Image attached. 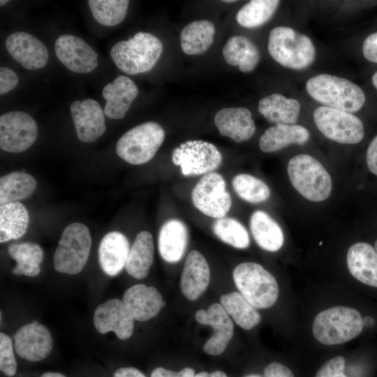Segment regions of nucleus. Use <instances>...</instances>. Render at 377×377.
<instances>
[{
  "instance_id": "1",
  "label": "nucleus",
  "mask_w": 377,
  "mask_h": 377,
  "mask_svg": "<svg viewBox=\"0 0 377 377\" xmlns=\"http://www.w3.org/2000/svg\"><path fill=\"white\" fill-rule=\"evenodd\" d=\"M306 89L310 96L323 106L350 113L360 110L365 102V94L358 85L330 74L311 77Z\"/></svg>"
},
{
  "instance_id": "2",
  "label": "nucleus",
  "mask_w": 377,
  "mask_h": 377,
  "mask_svg": "<svg viewBox=\"0 0 377 377\" xmlns=\"http://www.w3.org/2000/svg\"><path fill=\"white\" fill-rule=\"evenodd\" d=\"M163 50V44L156 36L140 31L127 40L115 43L110 50V56L121 71L135 75L150 71Z\"/></svg>"
},
{
  "instance_id": "3",
  "label": "nucleus",
  "mask_w": 377,
  "mask_h": 377,
  "mask_svg": "<svg viewBox=\"0 0 377 377\" xmlns=\"http://www.w3.org/2000/svg\"><path fill=\"white\" fill-rule=\"evenodd\" d=\"M267 50L277 63L295 70L307 68L316 58L311 38L288 27H276L270 31Z\"/></svg>"
},
{
  "instance_id": "4",
  "label": "nucleus",
  "mask_w": 377,
  "mask_h": 377,
  "mask_svg": "<svg viewBox=\"0 0 377 377\" xmlns=\"http://www.w3.org/2000/svg\"><path fill=\"white\" fill-rule=\"evenodd\" d=\"M362 318L358 311L346 306H333L315 318L312 332L325 345H337L357 337L362 331Z\"/></svg>"
},
{
  "instance_id": "5",
  "label": "nucleus",
  "mask_w": 377,
  "mask_h": 377,
  "mask_svg": "<svg viewBox=\"0 0 377 377\" xmlns=\"http://www.w3.org/2000/svg\"><path fill=\"white\" fill-rule=\"evenodd\" d=\"M235 284L243 297L254 308L273 306L279 297V286L274 276L258 263H240L233 270Z\"/></svg>"
},
{
  "instance_id": "6",
  "label": "nucleus",
  "mask_w": 377,
  "mask_h": 377,
  "mask_svg": "<svg viewBox=\"0 0 377 377\" xmlns=\"http://www.w3.org/2000/svg\"><path fill=\"white\" fill-rule=\"evenodd\" d=\"M287 170L292 185L306 199L320 202L330 196L332 187L331 177L315 158L297 154L288 161Z\"/></svg>"
},
{
  "instance_id": "7",
  "label": "nucleus",
  "mask_w": 377,
  "mask_h": 377,
  "mask_svg": "<svg viewBox=\"0 0 377 377\" xmlns=\"http://www.w3.org/2000/svg\"><path fill=\"white\" fill-rule=\"evenodd\" d=\"M91 238L88 228L73 223L64 230L54 251L53 263L60 273L74 275L84 267L90 253Z\"/></svg>"
},
{
  "instance_id": "8",
  "label": "nucleus",
  "mask_w": 377,
  "mask_h": 377,
  "mask_svg": "<svg viewBox=\"0 0 377 377\" xmlns=\"http://www.w3.org/2000/svg\"><path fill=\"white\" fill-rule=\"evenodd\" d=\"M164 138L165 131L160 124L145 122L128 131L119 139L116 152L130 164H143L154 156Z\"/></svg>"
},
{
  "instance_id": "9",
  "label": "nucleus",
  "mask_w": 377,
  "mask_h": 377,
  "mask_svg": "<svg viewBox=\"0 0 377 377\" xmlns=\"http://www.w3.org/2000/svg\"><path fill=\"white\" fill-rule=\"evenodd\" d=\"M318 129L327 138L341 144H357L364 135L362 121L352 113L320 106L313 112Z\"/></svg>"
},
{
  "instance_id": "10",
  "label": "nucleus",
  "mask_w": 377,
  "mask_h": 377,
  "mask_svg": "<svg viewBox=\"0 0 377 377\" xmlns=\"http://www.w3.org/2000/svg\"><path fill=\"white\" fill-rule=\"evenodd\" d=\"M222 154L212 143L202 140H188L176 147L172 161L180 167L184 176H198L213 172L222 163Z\"/></svg>"
},
{
  "instance_id": "11",
  "label": "nucleus",
  "mask_w": 377,
  "mask_h": 377,
  "mask_svg": "<svg viewBox=\"0 0 377 377\" xmlns=\"http://www.w3.org/2000/svg\"><path fill=\"white\" fill-rule=\"evenodd\" d=\"M191 200L200 212L217 219L223 218L232 205L226 182L217 172L208 173L201 177L193 188Z\"/></svg>"
},
{
  "instance_id": "12",
  "label": "nucleus",
  "mask_w": 377,
  "mask_h": 377,
  "mask_svg": "<svg viewBox=\"0 0 377 377\" xmlns=\"http://www.w3.org/2000/svg\"><path fill=\"white\" fill-rule=\"evenodd\" d=\"M38 126L27 112L13 111L0 117V147L7 152L19 153L36 141Z\"/></svg>"
},
{
  "instance_id": "13",
  "label": "nucleus",
  "mask_w": 377,
  "mask_h": 377,
  "mask_svg": "<svg viewBox=\"0 0 377 377\" xmlns=\"http://www.w3.org/2000/svg\"><path fill=\"white\" fill-rule=\"evenodd\" d=\"M14 348L22 358L38 362L51 353L53 341L49 330L36 320L20 327L13 335Z\"/></svg>"
},
{
  "instance_id": "14",
  "label": "nucleus",
  "mask_w": 377,
  "mask_h": 377,
  "mask_svg": "<svg viewBox=\"0 0 377 377\" xmlns=\"http://www.w3.org/2000/svg\"><path fill=\"white\" fill-rule=\"evenodd\" d=\"M54 51L58 59L73 72L88 73L98 66L97 53L77 36H59L54 43Z\"/></svg>"
},
{
  "instance_id": "15",
  "label": "nucleus",
  "mask_w": 377,
  "mask_h": 377,
  "mask_svg": "<svg viewBox=\"0 0 377 377\" xmlns=\"http://www.w3.org/2000/svg\"><path fill=\"white\" fill-rule=\"evenodd\" d=\"M134 320L123 300L119 299L108 300L98 305L93 317L94 327L98 332H114L121 340L132 336Z\"/></svg>"
},
{
  "instance_id": "16",
  "label": "nucleus",
  "mask_w": 377,
  "mask_h": 377,
  "mask_svg": "<svg viewBox=\"0 0 377 377\" xmlns=\"http://www.w3.org/2000/svg\"><path fill=\"white\" fill-rule=\"evenodd\" d=\"M195 318L198 323L209 325L214 330L213 335L203 346L204 351L212 355L223 353L233 336L234 326L223 306L214 303L207 310H198Z\"/></svg>"
},
{
  "instance_id": "17",
  "label": "nucleus",
  "mask_w": 377,
  "mask_h": 377,
  "mask_svg": "<svg viewBox=\"0 0 377 377\" xmlns=\"http://www.w3.org/2000/svg\"><path fill=\"white\" fill-rule=\"evenodd\" d=\"M70 111L80 141L94 142L105 132V113L96 101L91 98L75 101L70 106Z\"/></svg>"
},
{
  "instance_id": "18",
  "label": "nucleus",
  "mask_w": 377,
  "mask_h": 377,
  "mask_svg": "<svg viewBox=\"0 0 377 377\" xmlns=\"http://www.w3.org/2000/svg\"><path fill=\"white\" fill-rule=\"evenodd\" d=\"M6 48L16 61L29 70L42 68L48 61L45 45L37 38L24 31L10 34L6 40Z\"/></svg>"
},
{
  "instance_id": "19",
  "label": "nucleus",
  "mask_w": 377,
  "mask_h": 377,
  "mask_svg": "<svg viewBox=\"0 0 377 377\" xmlns=\"http://www.w3.org/2000/svg\"><path fill=\"white\" fill-rule=\"evenodd\" d=\"M123 302L138 321H147L156 316L165 305L158 290L145 284H135L126 290Z\"/></svg>"
},
{
  "instance_id": "20",
  "label": "nucleus",
  "mask_w": 377,
  "mask_h": 377,
  "mask_svg": "<svg viewBox=\"0 0 377 377\" xmlns=\"http://www.w3.org/2000/svg\"><path fill=\"white\" fill-rule=\"evenodd\" d=\"M214 124L221 135L236 142L249 140L256 131L251 113L246 108H225L214 117Z\"/></svg>"
},
{
  "instance_id": "21",
  "label": "nucleus",
  "mask_w": 377,
  "mask_h": 377,
  "mask_svg": "<svg viewBox=\"0 0 377 377\" xmlns=\"http://www.w3.org/2000/svg\"><path fill=\"white\" fill-rule=\"evenodd\" d=\"M210 278L209 265L203 255L196 250L187 256L181 276L180 287L189 300H197L207 289Z\"/></svg>"
},
{
  "instance_id": "22",
  "label": "nucleus",
  "mask_w": 377,
  "mask_h": 377,
  "mask_svg": "<svg viewBox=\"0 0 377 377\" xmlns=\"http://www.w3.org/2000/svg\"><path fill=\"white\" fill-rule=\"evenodd\" d=\"M102 94L106 100L105 114L110 119H121L138 96V89L129 77L119 75L103 87Z\"/></svg>"
},
{
  "instance_id": "23",
  "label": "nucleus",
  "mask_w": 377,
  "mask_h": 377,
  "mask_svg": "<svg viewBox=\"0 0 377 377\" xmlns=\"http://www.w3.org/2000/svg\"><path fill=\"white\" fill-rule=\"evenodd\" d=\"M130 247L127 237L121 232L112 231L101 239L98 258L99 265L105 274L114 276L126 266Z\"/></svg>"
},
{
  "instance_id": "24",
  "label": "nucleus",
  "mask_w": 377,
  "mask_h": 377,
  "mask_svg": "<svg viewBox=\"0 0 377 377\" xmlns=\"http://www.w3.org/2000/svg\"><path fill=\"white\" fill-rule=\"evenodd\" d=\"M350 273L360 282L377 288V251L369 244L357 242L347 252Z\"/></svg>"
},
{
  "instance_id": "25",
  "label": "nucleus",
  "mask_w": 377,
  "mask_h": 377,
  "mask_svg": "<svg viewBox=\"0 0 377 377\" xmlns=\"http://www.w3.org/2000/svg\"><path fill=\"white\" fill-rule=\"evenodd\" d=\"M188 241V230L178 219H170L162 226L158 238L161 258L169 263L179 262L183 257Z\"/></svg>"
},
{
  "instance_id": "26",
  "label": "nucleus",
  "mask_w": 377,
  "mask_h": 377,
  "mask_svg": "<svg viewBox=\"0 0 377 377\" xmlns=\"http://www.w3.org/2000/svg\"><path fill=\"white\" fill-rule=\"evenodd\" d=\"M309 138V131L301 125L276 124L260 136L259 147L263 152H274L293 144L304 145Z\"/></svg>"
},
{
  "instance_id": "27",
  "label": "nucleus",
  "mask_w": 377,
  "mask_h": 377,
  "mask_svg": "<svg viewBox=\"0 0 377 377\" xmlns=\"http://www.w3.org/2000/svg\"><path fill=\"white\" fill-rule=\"evenodd\" d=\"M300 104L295 98H286L279 94H272L261 98L258 112L269 121L276 124H295Z\"/></svg>"
},
{
  "instance_id": "28",
  "label": "nucleus",
  "mask_w": 377,
  "mask_h": 377,
  "mask_svg": "<svg viewBox=\"0 0 377 377\" xmlns=\"http://www.w3.org/2000/svg\"><path fill=\"white\" fill-rule=\"evenodd\" d=\"M222 52L228 64L238 66L243 73L254 70L260 59L256 45L250 39L242 36L230 38L223 46Z\"/></svg>"
},
{
  "instance_id": "29",
  "label": "nucleus",
  "mask_w": 377,
  "mask_h": 377,
  "mask_svg": "<svg viewBox=\"0 0 377 377\" xmlns=\"http://www.w3.org/2000/svg\"><path fill=\"white\" fill-rule=\"evenodd\" d=\"M250 230L258 245L265 251H276L283 244L284 237L281 227L264 211L257 210L252 214Z\"/></svg>"
},
{
  "instance_id": "30",
  "label": "nucleus",
  "mask_w": 377,
  "mask_h": 377,
  "mask_svg": "<svg viewBox=\"0 0 377 377\" xmlns=\"http://www.w3.org/2000/svg\"><path fill=\"white\" fill-rule=\"evenodd\" d=\"M154 247L150 232H139L130 249L126 263L127 273L135 279L145 278L154 262Z\"/></svg>"
},
{
  "instance_id": "31",
  "label": "nucleus",
  "mask_w": 377,
  "mask_h": 377,
  "mask_svg": "<svg viewBox=\"0 0 377 377\" xmlns=\"http://www.w3.org/2000/svg\"><path fill=\"white\" fill-rule=\"evenodd\" d=\"M215 34L214 24L207 20H195L186 24L180 34L183 52L188 55L205 53L212 45Z\"/></svg>"
},
{
  "instance_id": "32",
  "label": "nucleus",
  "mask_w": 377,
  "mask_h": 377,
  "mask_svg": "<svg viewBox=\"0 0 377 377\" xmlns=\"http://www.w3.org/2000/svg\"><path fill=\"white\" fill-rule=\"evenodd\" d=\"M29 216L26 207L20 202L0 206V242L4 243L20 238L26 232Z\"/></svg>"
},
{
  "instance_id": "33",
  "label": "nucleus",
  "mask_w": 377,
  "mask_h": 377,
  "mask_svg": "<svg viewBox=\"0 0 377 377\" xmlns=\"http://www.w3.org/2000/svg\"><path fill=\"white\" fill-rule=\"evenodd\" d=\"M10 256L16 261L13 274L17 276H36L40 272L43 251L37 244L26 242L12 244L8 247Z\"/></svg>"
},
{
  "instance_id": "34",
  "label": "nucleus",
  "mask_w": 377,
  "mask_h": 377,
  "mask_svg": "<svg viewBox=\"0 0 377 377\" xmlns=\"http://www.w3.org/2000/svg\"><path fill=\"white\" fill-rule=\"evenodd\" d=\"M36 188V179L27 172L15 171L1 177L0 204L26 199L34 193Z\"/></svg>"
},
{
  "instance_id": "35",
  "label": "nucleus",
  "mask_w": 377,
  "mask_h": 377,
  "mask_svg": "<svg viewBox=\"0 0 377 377\" xmlns=\"http://www.w3.org/2000/svg\"><path fill=\"white\" fill-rule=\"evenodd\" d=\"M221 304L234 321L244 330L259 324L261 317L255 308L238 292H231L220 297Z\"/></svg>"
},
{
  "instance_id": "36",
  "label": "nucleus",
  "mask_w": 377,
  "mask_h": 377,
  "mask_svg": "<svg viewBox=\"0 0 377 377\" xmlns=\"http://www.w3.org/2000/svg\"><path fill=\"white\" fill-rule=\"evenodd\" d=\"M280 1L277 0H251L237 12V22L245 28H256L269 21Z\"/></svg>"
},
{
  "instance_id": "37",
  "label": "nucleus",
  "mask_w": 377,
  "mask_h": 377,
  "mask_svg": "<svg viewBox=\"0 0 377 377\" xmlns=\"http://www.w3.org/2000/svg\"><path fill=\"white\" fill-rule=\"evenodd\" d=\"M90 10L95 20L102 25L112 27L125 18L129 4L128 0H89Z\"/></svg>"
},
{
  "instance_id": "38",
  "label": "nucleus",
  "mask_w": 377,
  "mask_h": 377,
  "mask_svg": "<svg viewBox=\"0 0 377 377\" xmlns=\"http://www.w3.org/2000/svg\"><path fill=\"white\" fill-rule=\"evenodd\" d=\"M232 187L237 195L250 203H260L267 200L270 190L261 179L249 174H239L232 181Z\"/></svg>"
},
{
  "instance_id": "39",
  "label": "nucleus",
  "mask_w": 377,
  "mask_h": 377,
  "mask_svg": "<svg viewBox=\"0 0 377 377\" xmlns=\"http://www.w3.org/2000/svg\"><path fill=\"white\" fill-rule=\"evenodd\" d=\"M215 235L223 242L237 249H246L250 238L245 227L232 218L218 219L213 224Z\"/></svg>"
},
{
  "instance_id": "40",
  "label": "nucleus",
  "mask_w": 377,
  "mask_h": 377,
  "mask_svg": "<svg viewBox=\"0 0 377 377\" xmlns=\"http://www.w3.org/2000/svg\"><path fill=\"white\" fill-rule=\"evenodd\" d=\"M0 370L9 377L13 376L17 371L13 340L3 332L0 333Z\"/></svg>"
},
{
  "instance_id": "41",
  "label": "nucleus",
  "mask_w": 377,
  "mask_h": 377,
  "mask_svg": "<svg viewBox=\"0 0 377 377\" xmlns=\"http://www.w3.org/2000/svg\"><path fill=\"white\" fill-rule=\"evenodd\" d=\"M345 359L336 356L325 362L317 371L315 377H346L343 374Z\"/></svg>"
},
{
  "instance_id": "42",
  "label": "nucleus",
  "mask_w": 377,
  "mask_h": 377,
  "mask_svg": "<svg viewBox=\"0 0 377 377\" xmlns=\"http://www.w3.org/2000/svg\"><path fill=\"white\" fill-rule=\"evenodd\" d=\"M17 74L6 67L0 68V94L1 95L13 90L18 83Z\"/></svg>"
},
{
  "instance_id": "43",
  "label": "nucleus",
  "mask_w": 377,
  "mask_h": 377,
  "mask_svg": "<svg viewBox=\"0 0 377 377\" xmlns=\"http://www.w3.org/2000/svg\"><path fill=\"white\" fill-rule=\"evenodd\" d=\"M362 53L368 61L377 63V31L365 38L362 45Z\"/></svg>"
},
{
  "instance_id": "44",
  "label": "nucleus",
  "mask_w": 377,
  "mask_h": 377,
  "mask_svg": "<svg viewBox=\"0 0 377 377\" xmlns=\"http://www.w3.org/2000/svg\"><path fill=\"white\" fill-rule=\"evenodd\" d=\"M194 370L190 367L184 368L179 371L157 367L151 374V377H194Z\"/></svg>"
},
{
  "instance_id": "45",
  "label": "nucleus",
  "mask_w": 377,
  "mask_h": 377,
  "mask_svg": "<svg viewBox=\"0 0 377 377\" xmlns=\"http://www.w3.org/2000/svg\"><path fill=\"white\" fill-rule=\"evenodd\" d=\"M264 377H295L291 370L286 366L272 362L264 370Z\"/></svg>"
},
{
  "instance_id": "46",
  "label": "nucleus",
  "mask_w": 377,
  "mask_h": 377,
  "mask_svg": "<svg viewBox=\"0 0 377 377\" xmlns=\"http://www.w3.org/2000/svg\"><path fill=\"white\" fill-rule=\"evenodd\" d=\"M367 164L369 170L377 175V135L371 140L368 147Z\"/></svg>"
},
{
  "instance_id": "47",
  "label": "nucleus",
  "mask_w": 377,
  "mask_h": 377,
  "mask_svg": "<svg viewBox=\"0 0 377 377\" xmlns=\"http://www.w3.org/2000/svg\"><path fill=\"white\" fill-rule=\"evenodd\" d=\"M113 377H146V376L139 369L129 367L118 369Z\"/></svg>"
},
{
  "instance_id": "48",
  "label": "nucleus",
  "mask_w": 377,
  "mask_h": 377,
  "mask_svg": "<svg viewBox=\"0 0 377 377\" xmlns=\"http://www.w3.org/2000/svg\"><path fill=\"white\" fill-rule=\"evenodd\" d=\"M363 320V325L366 327H372L374 325V319L371 316H366L364 318H362Z\"/></svg>"
},
{
  "instance_id": "49",
  "label": "nucleus",
  "mask_w": 377,
  "mask_h": 377,
  "mask_svg": "<svg viewBox=\"0 0 377 377\" xmlns=\"http://www.w3.org/2000/svg\"><path fill=\"white\" fill-rule=\"evenodd\" d=\"M40 377H66L64 374L59 372L47 371L43 373Z\"/></svg>"
},
{
  "instance_id": "50",
  "label": "nucleus",
  "mask_w": 377,
  "mask_h": 377,
  "mask_svg": "<svg viewBox=\"0 0 377 377\" xmlns=\"http://www.w3.org/2000/svg\"><path fill=\"white\" fill-rule=\"evenodd\" d=\"M207 377H228L226 374L221 371H214L209 374Z\"/></svg>"
},
{
  "instance_id": "51",
  "label": "nucleus",
  "mask_w": 377,
  "mask_h": 377,
  "mask_svg": "<svg viewBox=\"0 0 377 377\" xmlns=\"http://www.w3.org/2000/svg\"><path fill=\"white\" fill-rule=\"evenodd\" d=\"M372 83L374 86L377 89V71L374 73L372 76Z\"/></svg>"
},
{
  "instance_id": "52",
  "label": "nucleus",
  "mask_w": 377,
  "mask_h": 377,
  "mask_svg": "<svg viewBox=\"0 0 377 377\" xmlns=\"http://www.w3.org/2000/svg\"><path fill=\"white\" fill-rule=\"evenodd\" d=\"M209 375V373L206 371H201L198 373V374L195 375L194 377H207Z\"/></svg>"
},
{
  "instance_id": "53",
  "label": "nucleus",
  "mask_w": 377,
  "mask_h": 377,
  "mask_svg": "<svg viewBox=\"0 0 377 377\" xmlns=\"http://www.w3.org/2000/svg\"><path fill=\"white\" fill-rule=\"evenodd\" d=\"M244 377H262L259 375H257V374H250V375H248V376H246Z\"/></svg>"
},
{
  "instance_id": "54",
  "label": "nucleus",
  "mask_w": 377,
  "mask_h": 377,
  "mask_svg": "<svg viewBox=\"0 0 377 377\" xmlns=\"http://www.w3.org/2000/svg\"><path fill=\"white\" fill-rule=\"evenodd\" d=\"M8 0H1V1H0V5H1V6H3V5L6 4V3H8Z\"/></svg>"
},
{
  "instance_id": "55",
  "label": "nucleus",
  "mask_w": 377,
  "mask_h": 377,
  "mask_svg": "<svg viewBox=\"0 0 377 377\" xmlns=\"http://www.w3.org/2000/svg\"><path fill=\"white\" fill-rule=\"evenodd\" d=\"M223 1V2H226V3H233V2H235V1H232V0L227 1V0H226V1Z\"/></svg>"
},
{
  "instance_id": "56",
  "label": "nucleus",
  "mask_w": 377,
  "mask_h": 377,
  "mask_svg": "<svg viewBox=\"0 0 377 377\" xmlns=\"http://www.w3.org/2000/svg\"><path fill=\"white\" fill-rule=\"evenodd\" d=\"M374 249H376V251H377V240L376 241L375 244H374Z\"/></svg>"
},
{
  "instance_id": "57",
  "label": "nucleus",
  "mask_w": 377,
  "mask_h": 377,
  "mask_svg": "<svg viewBox=\"0 0 377 377\" xmlns=\"http://www.w3.org/2000/svg\"><path fill=\"white\" fill-rule=\"evenodd\" d=\"M322 243H323V242H320L319 243V244H320V245H321V244H322Z\"/></svg>"
}]
</instances>
